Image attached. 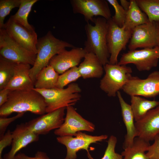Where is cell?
Listing matches in <instances>:
<instances>
[{"mask_svg": "<svg viewBox=\"0 0 159 159\" xmlns=\"http://www.w3.org/2000/svg\"><path fill=\"white\" fill-rule=\"evenodd\" d=\"M70 2L73 13L82 15L87 22H93L94 17L97 16L107 20L112 17L107 0H71Z\"/></svg>", "mask_w": 159, "mask_h": 159, "instance_id": "11", "label": "cell"}, {"mask_svg": "<svg viewBox=\"0 0 159 159\" xmlns=\"http://www.w3.org/2000/svg\"><path fill=\"white\" fill-rule=\"evenodd\" d=\"M122 90L130 96L155 97L159 94V72H152L145 79L132 76Z\"/></svg>", "mask_w": 159, "mask_h": 159, "instance_id": "9", "label": "cell"}, {"mask_svg": "<svg viewBox=\"0 0 159 159\" xmlns=\"http://www.w3.org/2000/svg\"><path fill=\"white\" fill-rule=\"evenodd\" d=\"M105 74L100 83V89L108 96L115 97L132 76V68L126 65L107 63L104 66Z\"/></svg>", "mask_w": 159, "mask_h": 159, "instance_id": "5", "label": "cell"}, {"mask_svg": "<svg viewBox=\"0 0 159 159\" xmlns=\"http://www.w3.org/2000/svg\"><path fill=\"white\" fill-rule=\"evenodd\" d=\"M46 107L43 97L33 89L11 90L7 101L0 107V116L6 117L13 113L26 112L42 115L46 113Z\"/></svg>", "mask_w": 159, "mask_h": 159, "instance_id": "1", "label": "cell"}, {"mask_svg": "<svg viewBox=\"0 0 159 159\" xmlns=\"http://www.w3.org/2000/svg\"><path fill=\"white\" fill-rule=\"evenodd\" d=\"M120 5L125 10L127 11L130 6V1L126 0H120Z\"/></svg>", "mask_w": 159, "mask_h": 159, "instance_id": "38", "label": "cell"}, {"mask_svg": "<svg viewBox=\"0 0 159 159\" xmlns=\"http://www.w3.org/2000/svg\"><path fill=\"white\" fill-rule=\"evenodd\" d=\"M21 1V0H0V29L4 28L5 17L13 9L19 7Z\"/></svg>", "mask_w": 159, "mask_h": 159, "instance_id": "30", "label": "cell"}, {"mask_svg": "<svg viewBox=\"0 0 159 159\" xmlns=\"http://www.w3.org/2000/svg\"><path fill=\"white\" fill-rule=\"evenodd\" d=\"M117 95L120 105L122 116L126 130L123 145V148L124 149L132 145L135 138L138 137V134L130 105L125 101L119 91L117 92Z\"/></svg>", "mask_w": 159, "mask_h": 159, "instance_id": "20", "label": "cell"}, {"mask_svg": "<svg viewBox=\"0 0 159 159\" xmlns=\"http://www.w3.org/2000/svg\"><path fill=\"white\" fill-rule=\"evenodd\" d=\"M11 90L7 88L0 90V107L7 101L9 92Z\"/></svg>", "mask_w": 159, "mask_h": 159, "instance_id": "37", "label": "cell"}, {"mask_svg": "<svg viewBox=\"0 0 159 159\" xmlns=\"http://www.w3.org/2000/svg\"><path fill=\"white\" fill-rule=\"evenodd\" d=\"M81 77L78 67L72 68L59 75L56 87L63 88Z\"/></svg>", "mask_w": 159, "mask_h": 159, "instance_id": "29", "label": "cell"}, {"mask_svg": "<svg viewBox=\"0 0 159 159\" xmlns=\"http://www.w3.org/2000/svg\"><path fill=\"white\" fill-rule=\"evenodd\" d=\"M9 35L22 47L37 54V36L35 31L29 30L9 18L3 28Z\"/></svg>", "mask_w": 159, "mask_h": 159, "instance_id": "14", "label": "cell"}, {"mask_svg": "<svg viewBox=\"0 0 159 159\" xmlns=\"http://www.w3.org/2000/svg\"><path fill=\"white\" fill-rule=\"evenodd\" d=\"M155 22L157 45V46L159 47V21Z\"/></svg>", "mask_w": 159, "mask_h": 159, "instance_id": "39", "label": "cell"}, {"mask_svg": "<svg viewBox=\"0 0 159 159\" xmlns=\"http://www.w3.org/2000/svg\"><path fill=\"white\" fill-rule=\"evenodd\" d=\"M24 114V112L19 113L16 115L9 118L0 117V138L2 137L5 133L6 129L10 124L22 117Z\"/></svg>", "mask_w": 159, "mask_h": 159, "instance_id": "33", "label": "cell"}, {"mask_svg": "<svg viewBox=\"0 0 159 159\" xmlns=\"http://www.w3.org/2000/svg\"><path fill=\"white\" fill-rule=\"evenodd\" d=\"M13 159H50L47 153L44 152L38 151L34 156H29L24 153H20L16 154Z\"/></svg>", "mask_w": 159, "mask_h": 159, "instance_id": "36", "label": "cell"}, {"mask_svg": "<svg viewBox=\"0 0 159 159\" xmlns=\"http://www.w3.org/2000/svg\"><path fill=\"white\" fill-rule=\"evenodd\" d=\"M0 54L17 63L34 65L37 54L26 49L13 39L4 29H0Z\"/></svg>", "mask_w": 159, "mask_h": 159, "instance_id": "6", "label": "cell"}, {"mask_svg": "<svg viewBox=\"0 0 159 159\" xmlns=\"http://www.w3.org/2000/svg\"><path fill=\"white\" fill-rule=\"evenodd\" d=\"M16 63L0 56V90L5 88L12 78Z\"/></svg>", "mask_w": 159, "mask_h": 159, "instance_id": "27", "label": "cell"}, {"mask_svg": "<svg viewBox=\"0 0 159 159\" xmlns=\"http://www.w3.org/2000/svg\"><path fill=\"white\" fill-rule=\"evenodd\" d=\"M107 1L115 10V14L111 17L112 20L120 27H122L125 23L127 11L123 8L117 0H107Z\"/></svg>", "mask_w": 159, "mask_h": 159, "instance_id": "31", "label": "cell"}, {"mask_svg": "<svg viewBox=\"0 0 159 159\" xmlns=\"http://www.w3.org/2000/svg\"><path fill=\"white\" fill-rule=\"evenodd\" d=\"M74 136L66 135L58 136L57 138V142L66 148L67 154L64 159H76L77 153L81 150L87 151L89 159H94L89 153V146L91 144L102 141L108 138L106 135L92 136L81 131L78 132Z\"/></svg>", "mask_w": 159, "mask_h": 159, "instance_id": "8", "label": "cell"}, {"mask_svg": "<svg viewBox=\"0 0 159 159\" xmlns=\"http://www.w3.org/2000/svg\"><path fill=\"white\" fill-rule=\"evenodd\" d=\"M65 107L59 109L25 123L31 131L38 135H46L59 128L64 120Z\"/></svg>", "mask_w": 159, "mask_h": 159, "instance_id": "13", "label": "cell"}, {"mask_svg": "<svg viewBox=\"0 0 159 159\" xmlns=\"http://www.w3.org/2000/svg\"><path fill=\"white\" fill-rule=\"evenodd\" d=\"M78 68L81 77L84 79L100 78L104 70V66L97 56L90 52H87Z\"/></svg>", "mask_w": 159, "mask_h": 159, "instance_id": "21", "label": "cell"}, {"mask_svg": "<svg viewBox=\"0 0 159 159\" xmlns=\"http://www.w3.org/2000/svg\"><path fill=\"white\" fill-rule=\"evenodd\" d=\"M130 4L127 11L125 21L122 27L126 30H132L138 25L150 21L146 15L142 11L135 0H130Z\"/></svg>", "mask_w": 159, "mask_h": 159, "instance_id": "22", "label": "cell"}, {"mask_svg": "<svg viewBox=\"0 0 159 159\" xmlns=\"http://www.w3.org/2000/svg\"><path fill=\"white\" fill-rule=\"evenodd\" d=\"M37 0H21L17 12L10 18L29 30L35 31L34 27L28 22V18L33 5Z\"/></svg>", "mask_w": 159, "mask_h": 159, "instance_id": "26", "label": "cell"}, {"mask_svg": "<svg viewBox=\"0 0 159 159\" xmlns=\"http://www.w3.org/2000/svg\"><path fill=\"white\" fill-rule=\"evenodd\" d=\"M130 97V105L135 122L142 119L149 111L159 105V101L148 100L140 96L132 95Z\"/></svg>", "mask_w": 159, "mask_h": 159, "instance_id": "24", "label": "cell"}, {"mask_svg": "<svg viewBox=\"0 0 159 159\" xmlns=\"http://www.w3.org/2000/svg\"><path fill=\"white\" fill-rule=\"evenodd\" d=\"M153 140V144L148 148L146 155L148 159H159V135Z\"/></svg>", "mask_w": 159, "mask_h": 159, "instance_id": "34", "label": "cell"}, {"mask_svg": "<svg viewBox=\"0 0 159 159\" xmlns=\"http://www.w3.org/2000/svg\"><path fill=\"white\" fill-rule=\"evenodd\" d=\"M150 22L159 21V0H135Z\"/></svg>", "mask_w": 159, "mask_h": 159, "instance_id": "28", "label": "cell"}, {"mask_svg": "<svg viewBox=\"0 0 159 159\" xmlns=\"http://www.w3.org/2000/svg\"><path fill=\"white\" fill-rule=\"evenodd\" d=\"M135 124L138 137L149 142L154 140L159 135V105L149 111Z\"/></svg>", "mask_w": 159, "mask_h": 159, "instance_id": "17", "label": "cell"}, {"mask_svg": "<svg viewBox=\"0 0 159 159\" xmlns=\"http://www.w3.org/2000/svg\"><path fill=\"white\" fill-rule=\"evenodd\" d=\"M93 22L94 25L87 22L85 26L87 39L84 49L95 54L104 66L109 63L110 56L107 41V20L99 17L94 18Z\"/></svg>", "mask_w": 159, "mask_h": 159, "instance_id": "2", "label": "cell"}, {"mask_svg": "<svg viewBox=\"0 0 159 159\" xmlns=\"http://www.w3.org/2000/svg\"><path fill=\"white\" fill-rule=\"evenodd\" d=\"M59 75L51 66L48 65L38 74L34 83V88L49 89L56 87Z\"/></svg>", "mask_w": 159, "mask_h": 159, "instance_id": "23", "label": "cell"}, {"mask_svg": "<svg viewBox=\"0 0 159 159\" xmlns=\"http://www.w3.org/2000/svg\"><path fill=\"white\" fill-rule=\"evenodd\" d=\"M107 41L110 54L109 63L117 64L118 57L122 50L125 49L130 39L132 30H126L116 25L111 18L107 20Z\"/></svg>", "mask_w": 159, "mask_h": 159, "instance_id": "10", "label": "cell"}, {"mask_svg": "<svg viewBox=\"0 0 159 159\" xmlns=\"http://www.w3.org/2000/svg\"><path fill=\"white\" fill-rule=\"evenodd\" d=\"M12 133L13 140L11 148L4 155L3 159H13L21 149L39 140V135L29 130L24 123L17 125Z\"/></svg>", "mask_w": 159, "mask_h": 159, "instance_id": "18", "label": "cell"}, {"mask_svg": "<svg viewBox=\"0 0 159 159\" xmlns=\"http://www.w3.org/2000/svg\"><path fill=\"white\" fill-rule=\"evenodd\" d=\"M150 145L149 142L136 137L132 145L123 149L122 159H148L146 153Z\"/></svg>", "mask_w": 159, "mask_h": 159, "instance_id": "25", "label": "cell"}, {"mask_svg": "<svg viewBox=\"0 0 159 159\" xmlns=\"http://www.w3.org/2000/svg\"><path fill=\"white\" fill-rule=\"evenodd\" d=\"M31 67L29 64L16 63L14 75L5 88L11 91L28 90L34 88V83L29 74Z\"/></svg>", "mask_w": 159, "mask_h": 159, "instance_id": "19", "label": "cell"}, {"mask_svg": "<svg viewBox=\"0 0 159 159\" xmlns=\"http://www.w3.org/2000/svg\"><path fill=\"white\" fill-rule=\"evenodd\" d=\"M74 47L70 43L56 38L50 31L38 39L36 45L37 52L36 59L29 72L30 76L34 83L39 72L49 65L54 56L66 48Z\"/></svg>", "mask_w": 159, "mask_h": 159, "instance_id": "3", "label": "cell"}, {"mask_svg": "<svg viewBox=\"0 0 159 159\" xmlns=\"http://www.w3.org/2000/svg\"><path fill=\"white\" fill-rule=\"evenodd\" d=\"M159 59V47L129 50L123 54L118 64H132L140 71H148L157 66Z\"/></svg>", "mask_w": 159, "mask_h": 159, "instance_id": "7", "label": "cell"}, {"mask_svg": "<svg viewBox=\"0 0 159 159\" xmlns=\"http://www.w3.org/2000/svg\"><path fill=\"white\" fill-rule=\"evenodd\" d=\"M130 39L129 50L157 46L155 22L149 21L135 27L132 30Z\"/></svg>", "mask_w": 159, "mask_h": 159, "instance_id": "15", "label": "cell"}, {"mask_svg": "<svg viewBox=\"0 0 159 159\" xmlns=\"http://www.w3.org/2000/svg\"><path fill=\"white\" fill-rule=\"evenodd\" d=\"M34 90L39 92L44 99L46 105V113L59 109L75 105L80 100L81 88L74 82L66 88L55 87L49 89Z\"/></svg>", "mask_w": 159, "mask_h": 159, "instance_id": "4", "label": "cell"}, {"mask_svg": "<svg viewBox=\"0 0 159 159\" xmlns=\"http://www.w3.org/2000/svg\"><path fill=\"white\" fill-rule=\"evenodd\" d=\"M0 139V159H3L2 155L4 149L12 144L13 140L12 132L9 130H8Z\"/></svg>", "mask_w": 159, "mask_h": 159, "instance_id": "35", "label": "cell"}, {"mask_svg": "<svg viewBox=\"0 0 159 159\" xmlns=\"http://www.w3.org/2000/svg\"><path fill=\"white\" fill-rule=\"evenodd\" d=\"M117 142V138L113 135L110 136L107 141V145L103 157L101 159H122V155L115 151Z\"/></svg>", "mask_w": 159, "mask_h": 159, "instance_id": "32", "label": "cell"}, {"mask_svg": "<svg viewBox=\"0 0 159 159\" xmlns=\"http://www.w3.org/2000/svg\"><path fill=\"white\" fill-rule=\"evenodd\" d=\"M66 113L63 123L59 128L55 130L54 133L58 136L70 135L75 136L79 131H85L93 132L95 125L83 118L72 106L66 107Z\"/></svg>", "mask_w": 159, "mask_h": 159, "instance_id": "12", "label": "cell"}, {"mask_svg": "<svg viewBox=\"0 0 159 159\" xmlns=\"http://www.w3.org/2000/svg\"><path fill=\"white\" fill-rule=\"evenodd\" d=\"M86 53L84 48L75 47L69 50L65 49L54 56L49 65L61 74L80 64Z\"/></svg>", "mask_w": 159, "mask_h": 159, "instance_id": "16", "label": "cell"}]
</instances>
